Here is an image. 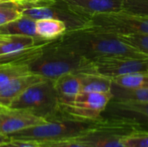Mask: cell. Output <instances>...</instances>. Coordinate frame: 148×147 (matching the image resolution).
Masks as SVG:
<instances>
[{
	"instance_id": "cell-24",
	"label": "cell",
	"mask_w": 148,
	"mask_h": 147,
	"mask_svg": "<svg viewBox=\"0 0 148 147\" xmlns=\"http://www.w3.org/2000/svg\"><path fill=\"white\" fill-rule=\"evenodd\" d=\"M121 11L148 16V0H123Z\"/></svg>"
},
{
	"instance_id": "cell-22",
	"label": "cell",
	"mask_w": 148,
	"mask_h": 147,
	"mask_svg": "<svg viewBox=\"0 0 148 147\" xmlns=\"http://www.w3.org/2000/svg\"><path fill=\"white\" fill-rule=\"evenodd\" d=\"M119 37L139 52L148 55V34L121 36Z\"/></svg>"
},
{
	"instance_id": "cell-25",
	"label": "cell",
	"mask_w": 148,
	"mask_h": 147,
	"mask_svg": "<svg viewBox=\"0 0 148 147\" xmlns=\"http://www.w3.org/2000/svg\"><path fill=\"white\" fill-rule=\"evenodd\" d=\"M39 145L41 147H86L82 144L75 141V139L42 142V143H39Z\"/></svg>"
},
{
	"instance_id": "cell-14",
	"label": "cell",
	"mask_w": 148,
	"mask_h": 147,
	"mask_svg": "<svg viewBox=\"0 0 148 147\" xmlns=\"http://www.w3.org/2000/svg\"><path fill=\"white\" fill-rule=\"evenodd\" d=\"M60 105H71L81 92V81L77 74H64L53 81Z\"/></svg>"
},
{
	"instance_id": "cell-29",
	"label": "cell",
	"mask_w": 148,
	"mask_h": 147,
	"mask_svg": "<svg viewBox=\"0 0 148 147\" xmlns=\"http://www.w3.org/2000/svg\"><path fill=\"white\" fill-rule=\"evenodd\" d=\"M2 108H3V107H2V106H0V110H1Z\"/></svg>"
},
{
	"instance_id": "cell-21",
	"label": "cell",
	"mask_w": 148,
	"mask_h": 147,
	"mask_svg": "<svg viewBox=\"0 0 148 147\" xmlns=\"http://www.w3.org/2000/svg\"><path fill=\"white\" fill-rule=\"evenodd\" d=\"M22 16V8L16 2L11 0L0 1V25L14 21Z\"/></svg>"
},
{
	"instance_id": "cell-2",
	"label": "cell",
	"mask_w": 148,
	"mask_h": 147,
	"mask_svg": "<svg viewBox=\"0 0 148 147\" xmlns=\"http://www.w3.org/2000/svg\"><path fill=\"white\" fill-rule=\"evenodd\" d=\"M29 68L31 73L51 81L68 73H94L92 62L73 52L59 38L45 47L40 56L29 64Z\"/></svg>"
},
{
	"instance_id": "cell-31",
	"label": "cell",
	"mask_w": 148,
	"mask_h": 147,
	"mask_svg": "<svg viewBox=\"0 0 148 147\" xmlns=\"http://www.w3.org/2000/svg\"><path fill=\"white\" fill-rule=\"evenodd\" d=\"M19 1H20V0H17V2H16V3H18V2H19Z\"/></svg>"
},
{
	"instance_id": "cell-26",
	"label": "cell",
	"mask_w": 148,
	"mask_h": 147,
	"mask_svg": "<svg viewBox=\"0 0 148 147\" xmlns=\"http://www.w3.org/2000/svg\"><path fill=\"white\" fill-rule=\"evenodd\" d=\"M0 147H41L39 143L29 140L11 139L10 141L0 145Z\"/></svg>"
},
{
	"instance_id": "cell-32",
	"label": "cell",
	"mask_w": 148,
	"mask_h": 147,
	"mask_svg": "<svg viewBox=\"0 0 148 147\" xmlns=\"http://www.w3.org/2000/svg\"><path fill=\"white\" fill-rule=\"evenodd\" d=\"M0 1H2V0H0Z\"/></svg>"
},
{
	"instance_id": "cell-12",
	"label": "cell",
	"mask_w": 148,
	"mask_h": 147,
	"mask_svg": "<svg viewBox=\"0 0 148 147\" xmlns=\"http://www.w3.org/2000/svg\"><path fill=\"white\" fill-rule=\"evenodd\" d=\"M71 12L88 19L91 16L122 10L123 0H56Z\"/></svg>"
},
{
	"instance_id": "cell-11",
	"label": "cell",
	"mask_w": 148,
	"mask_h": 147,
	"mask_svg": "<svg viewBox=\"0 0 148 147\" xmlns=\"http://www.w3.org/2000/svg\"><path fill=\"white\" fill-rule=\"evenodd\" d=\"M46 121L26 110L3 107L0 110V133L10 135Z\"/></svg>"
},
{
	"instance_id": "cell-8",
	"label": "cell",
	"mask_w": 148,
	"mask_h": 147,
	"mask_svg": "<svg viewBox=\"0 0 148 147\" xmlns=\"http://www.w3.org/2000/svg\"><path fill=\"white\" fill-rule=\"evenodd\" d=\"M101 118L128 124L137 131H148V102L111 100Z\"/></svg>"
},
{
	"instance_id": "cell-30",
	"label": "cell",
	"mask_w": 148,
	"mask_h": 147,
	"mask_svg": "<svg viewBox=\"0 0 148 147\" xmlns=\"http://www.w3.org/2000/svg\"><path fill=\"white\" fill-rule=\"evenodd\" d=\"M0 55H1V47H0Z\"/></svg>"
},
{
	"instance_id": "cell-23",
	"label": "cell",
	"mask_w": 148,
	"mask_h": 147,
	"mask_svg": "<svg viewBox=\"0 0 148 147\" xmlns=\"http://www.w3.org/2000/svg\"><path fill=\"white\" fill-rule=\"evenodd\" d=\"M124 147H148V131H135L122 138Z\"/></svg>"
},
{
	"instance_id": "cell-3",
	"label": "cell",
	"mask_w": 148,
	"mask_h": 147,
	"mask_svg": "<svg viewBox=\"0 0 148 147\" xmlns=\"http://www.w3.org/2000/svg\"><path fill=\"white\" fill-rule=\"evenodd\" d=\"M100 120H90L64 115L11 133L9 136L10 139L29 140L37 143L74 139L94 129Z\"/></svg>"
},
{
	"instance_id": "cell-9",
	"label": "cell",
	"mask_w": 148,
	"mask_h": 147,
	"mask_svg": "<svg viewBox=\"0 0 148 147\" xmlns=\"http://www.w3.org/2000/svg\"><path fill=\"white\" fill-rule=\"evenodd\" d=\"M94 73L110 78L111 80L127 74L147 71L148 58L140 59L128 56H108L91 62Z\"/></svg>"
},
{
	"instance_id": "cell-5",
	"label": "cell",
	"mask_w": 148,
	"mask_h": 147,
	"mask_svg": "<svg viewBox=\"0 0 148 147\" xmlns=\"http://www.w3.org/2000/svg\"><path fill=\"white\" fill-rule=\"evenodd\" d=\"M82 28L117 36L148 34V16L124 11L103 13L89 17Z\"/></svg>"
},
{
	"instance_id": "cell-10",
	"label": "cell",
	"mask_w": 148,
	"mask_h": 147,
	"mask_svg": "<svg viewBox=\"0 0 148 147\" xmlns=\"http://www.w3.org/2000/svg\"><path fill=\"white\" fill-rule=\"evenodd\" d=\"M22 15L36 21L40 19H57L63 21L68 27V30L82 28L88 21L71 12L63 4L56 0L55 3L51 5L22 8Z\"/></svg>"
},
{
	"instance_id": "cell-27",
	"label": "cell",
	"mask_w": 148,
	"mask_h": 147,
	"mask_svg": "<svg viewBox=\"0 0 148 147\" xmlns=\"http://www.w3.org/2000/svg\"><path fill=\"white\" fill-rule=\"evenodd\" d=\"M10 138L9 135H5V134H2L0 133V145H3L4 143H7L9 141H10Z\"/></svg>"
},
{
	"instance_id": "cell-19",
	"label": "cell",
	"mask_w": 148,
	"mask_h": 147,
	"mask_svg": "<svg viewBox=\"0 0 148 147\" xmlns=\"http://www.w3.org/2000/svg\"><path fill=\"white\" fill-rule=\"evenodd\" d=\"M113 83L125 88L142 89L148 88V71L127 74L112 80Z\"/></svg>"
},
{
	"instance_id": "cell-6",
	"label": "cell",
	"mask_w": 148,
	"mask_h": 147,
	"mask_svg": "<svg viewBox=\"0 0 148 147\" xmlns=\"http://www.w3.org/2000/svg\"><path fill=\"white\" fill-rule=\"evenodd\" d=\"M135 131L128 124L101 118L94 129L74 139L86 147H124L122 138Z\"/></svg>"
},
{
	"instance_id": "cell-20",
	"label": "cell",
	"mask_w": 148,
	"mask_h": 147,
	"mask_svg": "<svg viewBox=\"0 0 148 147\" xmlns=\"http://www.w3.org/2000/svg\"><path fill=\"white\" fill-rule=\"evenodd\" d=\"M31 73L29 64L20 62L0 63V88L11 80Z\"/></svg>"
},
{
	"instance_id": "cell-1",
	"label": "cell",
	"mask_w": 148,
	"mask_h": 147,
	"mask_svg": "<svg viewBox=\"0 0 148 147\" xmlns=\"http://www.w3.org/2000/svg\"><path fill=\"white\" fill-rule=\"evenodd\" d=\"M59 40L73 52L89 62L117 55L148 58V55L127 44L117 36L95 32L85 28L67 30Z\"/></svg>"
},
{
	"instance_id": "cell-33",
	"label": "cell",
	"mask_w": 148,
	"mask_h": 147,
	"mask_svg": "<svg viewBox=\"0 0 148 147\" xmlns=\"http://www.w3.org/2000/svg\"><path fill=\"white\" fill-rule=\"evenodd\" d=\"M147 71H148V69H147Z\"/></svg>"
},
{
	"instance_id": "cell-15",
	"label": "cell",
	"mask_w": 148,
	"mask_h": 147,
	"mask_svg": "<svg viewBox=\"0 0 148 147\" xmlns=\"http://www.w3.org/2000/svg\"><path fill=\"white\" fill-rule=\"evenodd\" d=\"M81 92L111 93L113 81L110 78L96 73H78Z\"/></svg>"
},
{
	"instance_id": "cell-13",
	"label": "cell",
	"mask_w": 148,
	"mask_h": 147,
	"mask_svg": "<svg viewBox=\"0 0 148 147\" xmlns=\"http://www.w3.org/2000/svg\"><path fill=\"white\" fill-rule=\"evenodd\" d=\"M44 80L46 78L34 73H29L11 80L0 88V106L9 107L12 101L28 88Z\"/></svg>"
},
{
	"instance_id": "cell-7",
	"label": "cell",
	"mask_w": 148,
	"mask_h": 147,
	"mask_svg": "<svg viewBox=\"0 0 148 147\" xmlns=\"http://www.w3.org/2000/svg\"><path fill=\"white\" fill-rule=\"evenodd\" d=\"M112 99L111 93L80 92L71 105H60V111L67 116L97 120Z\"/></svg>"
},
{
	"instance_id": "cell-18",
	"label": "cell",
	"mask_w": 148,
	"mask_h": 147,
	"mask_svg": "<svg viewBox=\"0 0 148 147\" xmlns=\"http://www.w3.org/2000/svg\"><path fill=\"white\" fill-rule=\"evenodd\" d=\"M111 94L114 101H134V102H148V88L131 89L119 87L112 84Z\"/></svg>"
},
{
	"instance_id": "cell-17",
	"label": "cell",
	"mask_w": 148,
	"mask_h": 147,
	"mask_svg": "<svg viewBox=\"0 0 148 147\" xmlns=\"http://www.w3.org/2000/svg\"><path fill=\"white\" fill-rule=\"evenodd\" d=\"M0 35H20L39 38L36 33V20L25 16L0 25Z\"/></svg>"
},
{
	"instance_id": "cell-4",
	"label": "cell",
	"mask_w": 148,
	"mask_h": 147,
	"mask_svg": "<svg viewBox=\"0 0 148 147\" xmlns=\"http://www.w3.org/2000/svg\"><path fill=\"white\" fill-rule=\"evenodd\" d=\"M9 108L29 111L47 121L62 116L53 81L49 79L28 88L12 101Z\"/></svg>"
},
{
	"instance_id": "cell-28",
	"label": "cell",
	"mask_w": 148,
	"mask_h": 147,
	"mask_svg": "<svg viewBox=\"0 0 148 147\" xmlns=\"http://www.w3.org/2000/svg\"><path fill=\"white\" fill-rule=\"evenodd\" d=\"M11 1H14V2H16V3L17 2V0H11Z\"/></svg>"
},
{
	"instance_id": "cell-16",
	"label": "cell",
	"mask_w": 148,
	"mask_h": 147,
	"mask_svg": "<svg viewBox=\"0 0 148 147\" xmlns=\"http://www.w3.org/2000/svg\"><path fill=\"white\" fill-rule=\"evenodd\" d=\"M68 30L63 21L57 19H40L36 21V33L43 40H55L61 37Z\"/></svg>"
}]
</instances>
